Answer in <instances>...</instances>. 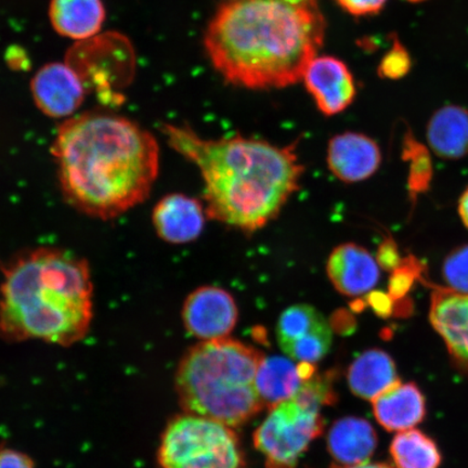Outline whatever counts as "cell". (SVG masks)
<instances>
[{
  "mask_svg": "<svg viewBox=\"0 0 468 468\" xmlns=\"http://www.w3.org/2000/svg\"><path fill=\"white\" fill-rule=\"evenodd\" d=\"M459 213L462 221L464 222V225L468 229V189L463 193V196H462L460 198Z\"/></svg>",
  "mask_w": 468,
  "mask_h": 468,
  "instance_id": "1f68e13d",
  "label": "cell"
},
{
  "mask_svg": "<svg viewBox=\"0 0 468 468\" xmlns=\"http://www.w3.org/2000/svg\"><path fill=\"white\" fill-rule=\"evenodd\" d=\"M424 266L414 256L402 260L400 266L391 272L389 279L388 294L397 303L407 300L415 281L423 278Z\"/></svg>",
  "mask_w": 468,
  "mask_h": 468,
  "instance_id": "d4e9b609",
  "label": "cell"
},
{
  "mask_svg": "<svg viewBox=\"0 0 468 468\" xmlns=\"http://www.w3.org/2000/svg\"><path fill=\"white\" fill-rule=\"evenodd\" d=\"M325 29L315 0H230L209 21L204 47L227 83L277 90L303 79Z\"/></svg>",
  "mask_w": 468,
  "mask_h": 468,
  "instance_id": "7a4b0ae2",
  "label": "cell"
},
{
  "mask_svg": "<svg viewBox=\"0 0 468 468\" xmlns=\"http://www.w3.org/2000/svg\"><path fill=\"white\" fill-rule=\"evenodd\" d=\"M390 454L398 468H439L441 464L436 442L419 430L401 431L395 436Z\"/></svg>",
  "mask_w": 468,
  "mask_h": 468,
  "instance_id": "603a6c76",
  "label": "cell"
},
{
  "mask_svg": "<svg viewBox=\"0 0 468 468\" xmlns=\"http://www.w3.org/2000/svg\"><path fill=\"white\" fill-rule=\"evenodd\" d=\"M205 216L207 212L201 201L180 193H172L157 202L152 213V222L163 241L186 244L200 237Z\"/></svg>",
  "mask_w": 468,
  "mask_h": 468,
  "instance_id": "2e32d148",
  "label": "cell"
},
{
  "mask_svg": "<svg viewBox=\"0 0 468 468\" xmlns=\"http://www.w3.org/2000/svg\"><path fill=\"white\" fill-rule=\"evenodd\" d=\"M372 402L378 422L388 431L411 430L426 415L425 397L418 385L401 383L400 379Z\"/></svg>",
  "mask_w": 468,
  "mask_h": 468,
  "instance_id": "ac0fdd59",
  "label": "cell"
},
{
  "mask_svg": "<svg viewBox=\"0 0 468 468\" xmlns=\"http://www.w3.org/2000/svg\"><path fill=\"white\" fill-rule=\"evenodd\" d=\"M407 2L420 3V2H425V0H407Z\"/></svg>",
  "mask_w": 468,
  "mask_h": 468,
  "instance_id": "836d02e7",
  "label": "cell"
},
{
  "mask_svg": "<svg viewBox=\"0 0 468 468\" xmlns=\"http://www.w3.org/2000/svg\"><path fill=\"white\" fill-rule=\"evenodd\" d=\"M315 374L312 364L298 362L284 356H269L261 362L256 376V388L263 409H271L291 399L303 383Z\"/></svg>",
  "mask_w": 468,
  "mask_h": 468,
  "instance_id": "e0dca14e",
  "label": "cell"
},
{
  "mask_svg": "<svg viewBox=\"0 0 468 468\" xmlns=\"http://www.w3.org/2000/svg\"><path fill=\"white\" fill-rule=\"evenodd\" d=\"M157 461L161 468H247L232 427L189 413L167 425Z\"/></svg>",
  "mask_w": 468,
  "mask_h": 468,
  "instance_id": "52a82bcc",
  "label": "cell"
},
{
  "mask_svg": "<svg viewBox=\"0 0 468 468\" xmlns=\"http://www.w3.org/2000/svg\"><path fill=\"white\" fill-rule=\"evenodd\" d=\"M430 320L454 364L468 372V295L436 286L431 294Z\"/></svg>",
  "mask_w": 468,
  "mask_h": 468,
  "instance_id": "4fadbf2b",
  "label": "cell"
},
{
  "mask_svg": "<svg viewBox=\"0 0 468 468\" xmlns=\"http://www.w3.org/2000/svg\"><path fill=\"white\" fill-rule=\"evenodd\" d=\"M263 358L261 351L228 337L191 347L176 374L185 412L230 427L247 424L263 409L256 388Z\"/></svg>",
  "mask_w": 468,
  "mask_h": 468,
  "instance_id": "5b68a950",
  "label": "cell"
},
{
  "mask_svg": "<svg viewBox=\"0 0 468 468\" xmlns=\"http://www.w3.org/2000/svg\"><path fill=\"white\" fill-rule=\"evenodd\" d=\"M333 468H394L393 466H390L388 464L385 463H362L358 465H351V466H335Z\"/></svg>",
  "mask_w": 468,
  "mask_h": 468,
  "instance_id": "d6a6232c",
  "label": "cell"
},
{
  "mask_svg": "<svg viewBox=\"0 0 468 468\" xmlns=\"http://www.w3.org/2000/svg\"><path fill=\"white\" fill-rule=\"evenodd\" d=\"M378 446L376 431L367 420L344 418L336 420L327 435V447L339 464L367 463Z\"/></svg>",
  "mask_w": 468,
  "mask_h": 468,
  "instance_id": "ffe728a7",
  "label": "cell"
},
{
  "mask_svg": "<svg viewBox=\"0 0 468 468\" xmlns=\"http://www.w3.org/2000/svg\"><path fill=\"white\" fill-rule=\"evenodd\" d=\"M377 261L378 266L382 267L384 271L391 272L400 266L402 259L393 239H385V241L379 245Z\"/></svg>",
  "mask_w": 468,
  "mask_h": 468,
  "instance_id": "f1b7e54d",
  "label": "cell"
},
{
  "mask_svg": "<svg viewBox=\"0 0 468 468\" xmlns=\"http://www.w3.org/2000/svg\"><path fill=\"white\" fill-rule=\"evenodd\" d=\"M79 74L87 90L113 93L130 83L133 73V51L119 34L97 35L79 42L66 61Z\"/></svg>",
  "mask_w": 468,
  "mask_h": 468,
  "instance_id": "ba28073f",
  "label": "cell"
},
{
  "mask_svg": "<svg viewBox=\"0 0 468 468\" xmlns=\"http://www.w3.org/2000/svg\"><path fill=\"white\" fill-rule=\"evenodd\" d=\"M31 91L37 107L54 119L72 117L87 93L83 80L67 62H52L39 69L32 80Z\"/></svg>",
  "mask_w": 468,
  "mask_h": 468,
  "instance_id": "8fae6325",
  "label": "cell"
},
{
  "mask_svg": "<svg viewBox=\"0 0 468 468\" xmlns=\"http://www.w3.org/2000/svg\"><path fill=\"white\" fill-rule=\"evenodd\" d=\"M277 338L290 359L312 365L329 354L333 342L329 322L307 303L291 306L281 314Z\"/></svg>",
  "mask_w": 468,
  "mask_h": 468,
  "instance_id": "9c48e42d",
  "label": "cell"
},
{
  "mask_svg": "<svg viewBox=\"0 0 468 468\" xmlns=\"http://www.w3.org/2000/svg\"><path fill=\"white\" fill-rule=\"evenodd\" d=\"M402 156L403 160L410 163L408 188L410 197L415 200L430 189L432 174H434L431 157L429 150L417 142L412 134H407L403 140Z\"/></svg>",
  "mask_w": 468,
  "mask_h": 468,
  "instance_id": "cb8c5ba5",
  "label": "cell"
},
{
  "mask_svg": "<svg viewBox=\"0 0 468 468\" xmlns=\"http://www.w3.org/2000/svg\"><path fill=\"white\" fill-rule=\"evenodd\" d=\"M49 19L58 35L83 42L101 33L105 9L102 0H51Z\"/></svg>",
  "mask_w": 468,
  "mask_h": 468,
  "instance_id": "d6986e66",
  "label": "cell"
},
{
  "mask_svg": "<svg viewBox=\"0 0 468 468\" xmlns=\"http://www.w3.org/2000/svg\"><path fill=\"white\" fill-rule=\"evenodd\" d=\"M238 317L236 301L229 292L218 286H202L193 291L184 303L186 330L202 341L229 336Z\"/></svg>",
  "mask_w": 468,
  "mask_h": 468,
  "instance_id": "30bf717a",
  "label": "cell"
},
{
  "mask_svg": "<svg viewBox=\"0 0 468 468\" xmlns=\"http://www.w3.org/2000/svg\"><path fill=\"white\" fill-rule=\"evenodd\" d=\"M162 132L204 181L209 219L253 233L276 219L300 188L303 164L297 143L278 146L265 140L233 136L205 139L190 127L165 124Z\"/></svg>",
  "mask_w": 468,
  "mask_h": 468,
  "instance_id": "3957f363",
  "label": "cell"
},
{
  "mask_svg": "<svg viewBox=\"0 0 468 468\" xmlns=\"http://www.w3.org/2000/svg\"><path fill=\"white\" fill-rule=\"evenodd\" d=\"M412 61L408 50L399 39L395 37L393 48L386 54L378 66V75L382 79L400 80L411 69Z\"/></svg>",
  "mask_w": 468,
  "mask_h": 468,
  "instance_id": "4316f807",
  "label": "cell"
},
{
  "mask_svg": "<svg viewBox=\"0 0 468 468\" xmlns=\"http://www.w3.org/2000/svg\"><path fill=\"white\" fill-rule=\"evenodd\" d=\"M327 276L342 295L358 297L370 292L379 280V266L368 250L355 243L338 245L326 263Z\"/></svg>",
  "mask_w": 468,
  "mask_h": 468,
  "instance_id": "9a60e30c",
  "label": "cell"
},
{
  "mask_svg": "<svg viewBox=\"0 0 468 468\" xmlns=\"http://www.w3.org/2000/svg\"><path fill=\"white\" fill-rule=\"evenodd\" d=\"M380 162L378 144L359 133L336 134L327 148V165L343 183H360L376 174Z\"/></svg>",
  "mask_w": 468,
  "mask_h": 468,
  "instance_id": "5bb4252c",
  "label": "cell"
},
{
  "mask_svg": "<svg viewBox=\"0 0 468 468\" xmlns=\"http://www.w3.org/2000/svg\"><path fill=\"white\" fill-rule=\"evenodd\" d=\"M367 303L373 308L374 313L382 318H388L396 313L397 303L388 292V294L383 292H370L367 296Z\"/></svg>",
  "mask_w": 468,
  "mask_h": 468,
  "instance_id": "f546056e",
  "label": "cell"
},
{
  "mask_svg": "<svg viewBox=\"0 0 468 468\" xmlns=\"http://www.w3.org/2000/svg\"><path fill=\"white\" fill-rule=\"evenodd\" d=\"M303 80L322 114L342 113L355 101L354 76L346 64L337 58L315 57L309 63Z\"/></svg>",
  "mask_w": 468,
  "mask_h": 468,
  "instance_id": "7c38bea8",
  "label": "cell"
},
{
  "mask_svg": "<svg viewBox=\"0 0 468 468\" xmlns=\"http://www.w3.org/2000/svg\"><path fill=\"white\" fill-rule=\"evenodd\" d=\"M427 142L442 159L459 160L468 154V111L446 105L436 111L427 125Z\"/></svg>",
  "mask_w": 468,
  "mask_h": 468,
  "instance_id": "7402d4cb",
  "label": "cell"
},
{
  "mask_svg": "<svg viewBox=\"0 0 468 468\" xmlns=\"http://www.w3.org/2000/svg\"><path fill=\"white\" fill-rule=\"evenodd\" d=\"M2 272L0 338L68 347L87 335L93 284L86 260L62 249L37 248L14 256Z\"/></svg>",
  "mask_w": 468,
  "mask_h": 468,
  "instance_id": "277c9868",
  "label": "cell"
},
{
  "mask_svg": "<svg viewBox=\"0 0 468 468\" xmlns=\"http://www.w3.org/2000/svg\"><path fill=\"white\" fill-rule=\"evenodd\" d=\"M347 380L356 397L373 400L399 378L393 358L385 351L374 348L356 356L348 368Z\"/></svg>",
  "mask_w": 468,
  "mask_h": 468,
  "instance_id": "44dd1931",
  "label": "cell"
},
{
  "mask_svg": "<svg viewBox=\"0 0 468 468\" xmlns=\"http://www.w3.org/2000/svg\"><path fill=\"white\" fill-rule=\"evenodd\" d=\"M0 468H37L34 462L26 453L16 450L0 449Z\"/></svg>",
  "mask_w": 468,
  "mask_h": 468,
  "instance_id": "4dcf8cb0",
  "label": "cell"
},
{
  "mask_svg": "<svg viewBox=\"0 0 468 468\" xmlns=\"http://www.w3.org/2000/svg\"><path fill=\"white\" fill-rule=\"evenodd\" d=\"M333 400L331 378L315 373L294 397L269 411L254 432V446L265 456L267 468L297 467L310 442L324 431L321 408Z\"/></svg>",
  "mask_w": 468,
  "mask_h": 468,
  "instance_id": "8992f818",
  "label": "cell"
},
{
  "mask_svg": "<svg viewBox=\"0 0 468 468\" xmlns=\"http://www.w3.org/2000/svg\"><path fill=\"white\" fill-rule=\"evenodd\" d=\"M442 276L448 289L468 295V245L455 249L446 257Z\"/></svg>",
  "mask_w": 468,
  "mask_h": 468,
  "instance_id": "484cf974",
  "label": "cell"
},
{
  "mask_svg": "<svg viewBox=\"0 0 468 468\" xmlns=\"http://www.w3.org/2000/svg\"><path fill=\"white\" fill-rule=\"evenodd\" d=\"M69 207L90 218H120L149 197L160 168L155 137L124 116L88 112L63 122L51 145Z\"/></svg>",
  "mask_w": 468,
  "mask_h": 468,
  "instance_id": "6da1fadb",
  "label": "cell"
},
{
  "mask_svg": "<svg viewBox=\"0 0 468 468\" xmlns=\"http://www.w3.org/2000/svg\"><path fill=\"white\" fill-rule=\"evenodd\" d=\"M335 2L351 16H366L378 14L388 0H335Z\"/></svg>",
  "mask_w": 468,
  "mask_h": 468,
  "instance_id": "83f0119b",
  "label": "cell"
}]
</instances>
